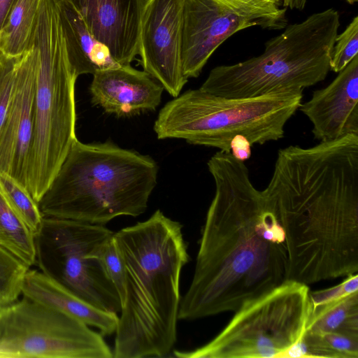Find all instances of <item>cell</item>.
Listing matches in <instances>:
<instances>
[{
    "instance_id": "1",
    "label": "cell",
    "mask_w": 358,
    "mask_h": 358,
    "mask_svg": "<svg viewBox=\"0 0 358 358\" xmlns=\"http://www.w3.org/2000/svg\"><path fill=\"white\" fill-rule=\"evenodd\" d=\"M207 166L215 195L178 320L234 312L287 280L283 229L262 191L252 182L245 163L220 150Z\"/></svg>"
},
{
    "instance_id": "2",
    "label": "cell",
    "mask_w": 358,
    "mask_h": 358,
    "mask_svg": "<svg viewBox=\"0 0 358 358\" xmlns=\"http://www.w3.org/2000/svg\"><path fill=\"white\" fill-rule=\"evenodd\" d=\"M262 193L285 233L287 280L357 273L358 134L279 150Z\"/></svg>"
},
{
    "instance_id": "3",
    "label": "cell",
    "mask_w": 358,
    "mask_h": 358,
    "mask_svg": "<svg viewBox=\"0 0 358 358\" xmlns=\"http://www.w3.org/2000/svg\"><path fill=\"white\" fill-rule=\"evenodd\" d=\"M182 225L157 210L114 233L125 270L115 358L164 357L177 339L180 278L188 263Z\"/></svg>"
},
{
    "instance_id": "4",
    "label": "cell",
    "mask_w": 358,
    "mask_h": 358,
    "mask_svg": "<svg viewBox=\"0 0 358 358\" xmlns=\"http://www.w3.org/2000/svg\"><path fill=\"white\" fill-rule=\"evenodd\" d=\"M157 174L149 155L76 139L38 205L43 217L101 225L137 217L147 209Z\"/></svg>"
},
{
    "instance_id": "5",
    "label": "cell",
    "mask_w": 358,
    "mask_h": 358,
    "mask_svg": "<svg viewBox=\"0 0 358 358\" xmlns=\"http://www.w3.org/2000/svg\"><path fill=\"white\" fill-rule=\"evenodd\" d=\"M340 27L337 10L329 8L285 27L265 43L263 53L213 68L199 89L226 98L249 99L273 94H302L327 77Z\"/></svg>"
},
{
    "instance_id": "6",
    "label": "cell",
    "mask_w": 358,
    "mask_h": 358,
    "mask_svg": "<svg viewBox=\"0 0 358 358\" xmlns=\"http://www.w3.org/2000/svg\"><path fill=\"white\" fill-rule=\"evenodd\" d=\"M31 45L38 50V69L27 189L38 203L77 139V77L69 62L55 0H40Z\"/></svg>"
},
{
    "instance_id": "7",
    "label": "cell",
    "mask_w": 358,
    "mask_h": 358,
    "mask_svg": "<svg viewBox=\"0 0 358 358\" xmlns=\"http://www.w3.org/2000/svg\"><path fill=\"white\" fill-rule=\"evenodd\" d=\"M302 97L303 94L284 93L231 99L189 90L162 108L154 130L159 139H184L230 153L231 140L238 134L252 145L282 138Z\"/></svg>"
},
{
    "instance_id": "8",
    "label": "cell",
    "mask_w": 358,
    "mask_h": 358,
    "mask_svg": "<svg viewBox=\"0 0 358 358\" xmlns=\"http://www.w3.org/2000/svg\"><path fill=\"white\" fill-rule=\"evenodd\" d=\"M308 285L287 280L245 301L211 341L180 358H277L297 342L308 323Z\"/></svg>"
},
{
    "instance_id": "9",
    "label": "cell",
    "mask_w": 358,
    "mask_h": 358,
    "mask_svg": "<svg viewBox=\"0 0 358 358\" xmlns=\"http://www.w3.org/2000/svg\"><path fill=\"white\" fill-rule=\"evenodd\" d=\"M113 234L104 225L43 217L34 234L36 263L42 273L90 304L120 313L117 290L94 256Z\"/></svg>"
},
{
    "instance_id": "10",
    "label": "cell",
    "mask_w": 358,
    "mask_h": 358,
    "mask_svg": "<svg viewBox=\"0 0 358 358\" xmlns=\"http://www.w3.org/2000/svg\"><path fill=\"white\" fill-rule=\"evenodd\" d=\"M99 332L25 296L0 307V357L113 358Z\"/></svg>"
},
{
    "instance_id": "11",
    "label": "cell",
    "mask_w": 358,
    "mask_h": 358,
    "mask_svg": "<svg viewBox=\"0 0 358 358\" xmlns=\"http://www.w3.org/2000/svg\"><path fill=\"white\" fill-rule=\"evenodd\" d=\"M182 5L183 0H145L140 26L143 71L173 98L188 81L180 57Z\"/></svg>"
},
{
    "instance_id": "12",
    "label": "cell",
    "mask_w": 358,
    "mask_h": 358,
    "mask_svg": "<svg viewBox=\"0 0 358 358\" xmlns=\"http://www.w3.org/2000/svg\"><path fill=\"white\" fill-rule=\"evenodd\" d=\"M37 69L38 50L31 45L21 56L10 105L0 129V173L27 192Z\"/></svg>"
},
{
    "instance_id": "13",
    "label": "cell",
    "mask_w": 358,
    "mask_h": 358,
    "mask_svg": "<svg viewBox=\"0 0 358 358\" xmlns=\"http://www.w3.org/2000/svg\"><path fill=\"white\" fill-rule=\"evenodd\" d=\"M254 26L255 22L217 0H183L180 57L185 78L198 77L224 41Z\"/></svg>"
},
{
    "instance_id": "14",
    "label": "cell",
    "mask_w": 358,
    "mask_h": 358,
    "mask_svg": "<svg viewBox=\"0 0 358 358\" xmlns=\"http://www.w3.org/2000/svg\"><path fill=\"white\" fill-rule=\"evenodd\" d=\"M299 109L311 122L314 138L320 141L358 134V55Z\"/></svg>"
},
{
    "instance_id": "15",
    "label": "cell",
    "mask_w": 358,
    "mask_h": 358,
    "mask_svg": "<svg viewBox=\"0 0 358 358\" xmlns=\"http://www.w3.org/2000/svg\"><path fill=\"white\" fill-rule=\"evenodd\" d=\"M88 29L106 45L120 66L138 55L141 15L145 0H69Z\"/></svg>"
},
{
    "instance_id": "16",
    "label": "cell",
    "mask_w": 358,
    "mask_h": 358,
    "mask_svg": "<svg viewBox=\"0 0 358 358\" xmlns=\"http://www.w3.org/2000/svg\"><path fill=\"white\" fill-rule=\"evenodd\" d=\"M163 90L148 73L131 65L96 71L90 87L93 104L118 117L155 110Z\"/></svg>"
},
{
    "instance_id": "17",
    "label": "cell",
    "mask_w": 358,
    "mask_h": 358,
    "mask_svg": "<svg viewBox=\"0 0 358 358\" xmlns=\"http://www.w3.org/2000/svg\"><path fill=\"white\" fill-rule=\"evenodd\" d=\"M21 294L78 318L97 329L103 336L115 332L118 322L116 313L90 304L41 271L29 268L23 279Z\"/></svg>"
},
{
    "instance_id": "18",
    "label": "cell",
    "mask_w": 358,
    "mask_h": 358,
    "mask_svg": "<svg viewBox=\"0 0 358 358\" xmlns=\"http://www.w3.org/2000/svg\"><path fill=\"white\" fill-rule=\"evenodd\" d=\"M71 69L76 76L120 66L69 0H55Z\"/></svg>"
},
{
    "instance_id": "19",
    "label": "cell",
    "mask_w": 358,
    "mask_h": 358,
    "mask_svg": "<svg viewBox=\"0 0 358 358\" xmlns=\"http://www.w3.org/2000/svg\"><path fill=\"white\" fill-rule=\"evenodd\" d=\"M40 0H15L0 30V51L19 56L31 48Z\"/></svg>"
},
{
    "instance_id": "20",
    "label": "cell",
    "mask_w": 358,
    "mask_h": 358,
    "mask_svg": "<svg viewBox=\"0 0 358 358\" xmlns=\"http://www.w3.org/2000/svg\"><path fill=\"white\" fill-rule=\"evenodd\" d=\"M306 330L358 337V292L310 313Z\"/></svg>"
},
{
    "instance_id": "21",
    "label": "cell",
    "mask_w": 358,
    "mask_h": 358,
    "mask_svg": "<svg viewBox=\"0 0 358 358\" xmlns=\"http://www.w3.org/2000/svg\"><path fill=\"white\" fill-rule=\"evenodd\" d=\"M0 248L29 268L36 264L34 235L10 208L1 189Z\"/></svg>"
},
{
    "instance_id": "22",
    "label": "cell",
    "mask_w": 358,
    "mask_h": 358,
    "mask_svg": "<svg viewBox=\"0 0 358 358\" xmlns=\"http://www.w3.org/2000/svg\"><path fill=\"white\" fill-rule=\"evenodd\" d=\"M298 352L302 358H358V337L306 330L299 341Z\"/></svg>"
},
{
    "instance_id": "23",
    "label": "cell",
    "mask_w": 358,
    "mask_h": 358,
    "mask_svg": "<svg viewBox=\"0 0 358 358\" xmlns=\"http://www.w3.org/2000/svg\"><path fill=\"white\" fill-rule=\"evenodd\" d=\"M262 29H281L287 26L286 8L282 0H217Z\"/></svg>"
},
{
    "instance_id": "24",
    "label": "cell",
    "mask_w": 358,
    "mask_h": 358,
    "mask_svg": "<svg viewBox=\"0 0 358 358\" xmlns=\"http://www.w3.org/2000/svg\"><path fill=\"white\" fill-rule=\"evenodd\" d=\"M0 189L13 210L34 235L43 219L38 203L24 187L2 173H0Z\"/></svg>"
},
{
    "instance_id": "25",
    "label": "cell",
    "mask_w": 358,
    "mask_h": 358,
    "mask_svg": "<svg viewBox=\"0 0 358 358\" xmlns=\"http://www.w3.org/2000/svg\"><path fill=\"white\" fill-rule=\"evenodd\" d=\"M29 267L0 248V307L17 300Z\"/></svg>"
},
{
    "instance_id": "26",
    "label": "cell",
    "mask_w": 358,
    "mask_h": 358,
    "mask_svg": "<svg viewBox=\"0 0 358 358\" xmlns=\"http://www.w3.org/2000/svg\"><path fill=\"white\" fill-rule=\"evenodd\" d=\"M358 55V16L338 34L331 53L330 71L338 73Z\"/></svg>"
},
{
    "instance_id": "27",
    "label": "cell",
    "mask_w": 358,
    "mask_h": 358,
    "mask_svg": "<svg viewBox=\"0 0 358 358\" xmlns=\"http://www.w3.org/2000/svg\"><path fill=\"white\" fill-rule=\"evenodd\" d=\"M95 258L101 262L116 289L122 303L124 297L125 270L113 236L100 246L95 254Z\"/></svg>"
},
{
    "instance_id": "28",
    "label": "cell",
    "mask_w": 358,
    "mask_h": 358,
    "mask_svg": "<svg viewBox=\"0 0 358 358\" xmlns=\"http://www.w3.org/2000/svg\"><path fill=\"white\" fill-rule=\"evenodd\" d=\"M21 56L0 51V129L10 105Z\"/></svg>"
},
{
    "instance_id": "29",
    "label": "cell",
    "mask_w": 358,
    "mask_h": 358,
    "mask_svg": "<svg viewBox=\"0 0 358 358\" xmlns=\"http://www.w3.org/2000/svg\"><path fill=\"white\" fill-rule=\"evenodd\" d=\"M338 285L324 289L309 292L310 313L358 292L357 273L346 276ZM310 315V314H309Z\"/></svg>"
},
{
    "instance_id": "30",
    "label": "cell",
    "mask_w": 358,
    "mask_h": 358,
    "mask_svg": "<svg viewBox=\"0 0 358 358\" xmlns=\"http://www.w3.org/2000/svg\"><path fill=\"white\" fill-rule=\"evenodd\" d=\"M252 145L246 137L238 134L231 140L230 152L235 159L244 162L251 157Z\"/></svg>"
},
{
    "instance_id": "31",
    "label": "cell",
    "mask_w": 358,
    "mask_h": 358,
    "mask_svg": "<svg viewBox=\"0 0 358 358\" xmlns=\"http://www.w3.org/2000/svg\"><path fill=\"white\" fill-rule=\"evenodd\" d=\"M15 1V0H0V30Z\"/></svg>"
},
{
    "instance_id": "32",
    "label": "cell",
    "mask_w": 358,
    "mask_h": 358,
    "mask_svg": "<svg viewBox=\"0 0 358 358\" xmlns=\"http://www.w3.org/2000/svg\"><path fill=\"white\" fill-rule=\"evenodd\" d=\"M306 1L307 0H282L284 7L298 10L303 9Z\"/></svg>"
},
{
    "instance_id": "33",
    "label": "cell",
    "mask_w": 358,
    "mask_h": 358,
    "mask_svg": "<svg viewBox=\"0 0 358 358\" xmlns=\"http://www.w3.org/2000/svg\"><path fill=\"white\" fill-rule=\"evenodd\" d=\"M348 3L352 5L358 1V0H345Z\"/></svg>"
}]
</instances>
